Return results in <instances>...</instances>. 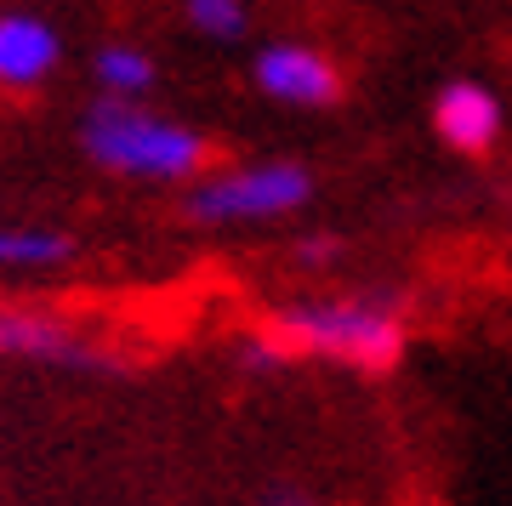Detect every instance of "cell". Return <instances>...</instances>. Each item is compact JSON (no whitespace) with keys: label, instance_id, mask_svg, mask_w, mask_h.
Instances as JSON below:
<instances>
[{"label":"cell","instance_id":"cell-4","mask_svg":"<svg viewBox=\"0 0 512 506\" xmlns=\"http://www.w3.org/2000/svg\"><path fill=\"white\" fill-rule=\"evenodd\" d=\"M256 91L279 109H330L342 97V69L308 40H274L251 63Z\"/></svg>","mask_w":512,"mask_h":506},{"label":"cell","instance_id":"cell-5","mask_svg":"<svg viewBox=\"0 0 512 506\" xmlns=\"http://www.w3.org/2000/svg\"><path fill=\"white\" fill-rule=\"evenodd\" d=\"M433 131H439L444 148H456L467 160H484L507 137V103L484 80H450L433 97Z\"/></svg>","mask_w":512,"mask_h":506},{"label":"cell","instance_id":"cell-11","mask_svg":"<svg viewBox=\"0 0 512 506\" xmlns=\"http://www.w3.org/2000/svg\"><path fill=\"white\" fill-rule=\"evenodd\" d=\"M262 506H319V501H313L308 489H291V484H285V489H268V495H262Z\"/></svg>","mask_w":512,"mask_h":506},{"label":"cell","instance_id":"cell-7","mask_svg":"<svg viewBox=\"0 0 512 506\" xmlns=\"http://www.w3.org/2000/svg\"><path fill=\"white\" fill-rule=\"evenodd\" d=\"M0 359L103 364L69 319H57V313H46V308H0Z\"/></svg>","mask_w":512,"mask_h":506},{"label":"cell","instance_id":"cell-9","mask_svg":"<svg viewBox=\"0 0 512 506\" xmlns=\"http://www.w3.org/2000/svg\"><path fill=\"white\" fill-rule=\"evenodd\" d=\"M69 234L57 228H12L0 222V273H46L69 256Z\"/></svg>","mask_w":512,"mask_h":506},{"label":"cell","instance_id":"cell-1","mask_svg":"<svg viewBox=\"0 0 512 506\" xmlns=\"http://www.w3.org/2000/svg\"><path fill=\"white\" fill-rule=\"evenodd\" d=\"M404 319L382 296H313L268 325L274 359H330L348 370H393L404 359Z\"/></svg>","mask_w":512,"mask_h":506},{"label":"cell","instance_id":"cell-8","mask_svg":"<svg viewBox=\"0 0 512 506\" xmlns=\"http://www.w3.org/2000/svg\"><path fill=\"white\" fill-rule=\"evenodd\" d=\"M92 80L103 91V103H143L148 91H154V80H160V69H154V57L143 46L114 40V46H103L92 57Z\"/></svg>","mask_w":512,"mask_h":506},{"label":"cell","instance_id":"cell-10","mask_svg":"<svg viewBox=\"0 0 512 506\" xmlns=\"http://www.w3.org/2000/svg\"><path fill=\"white\" fill-rule=\"evenodd\" d=\"M183 18L205 40H239L251 29V6L245 0H183Z\"/></svg>","mask_w":512,"mask_h":506},{"label":"cell","instance_id":"cell-2","mask_svg":"<svg viewBox=\"0 0 512 506\" xmlns=\"http://www.w3.org/2000/svg\"><path fill=\"white\" fill-rule=\"evenodd\" d=\"M80 148L103 171L131 182H194L211 165V143L183 120L148 114L143 103H103L80 120Z\"/></svg>","mask_w":512,"mask_h":506},{"label":"cell","instance_id":"cell-3","mask_svg":"<svg viewBox=\"0 0 512 506\" xmlns=\"http://www.w3.org/2000/svg\"><path fill=\"white\" fill-rule=\"evenodd\" d=\"M313 199V171L296 160H251L228 165V171H205L194 177L188 194V217L205 228H256V222H279L302 211Z\"/></svg>","mask_w":512,"mask_h":506},{"label":"cell","instance_id":"cell-6","mask_svg":"<svg viewBox=\"0 0 512 506\" xmlns=\"http://www.w3.org/2000/svg\"><path fill=\"white\" fill-rule=\"evenodd\" d=\"M63 63V35L40 12H0V86L35 91Z\"/></svg>","mask_w":512,"mask_h":506}]
</instances>
